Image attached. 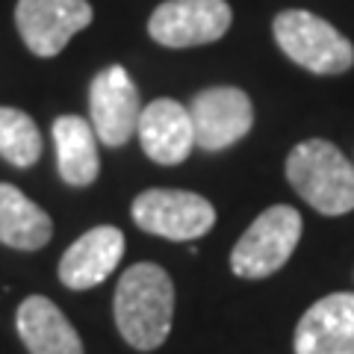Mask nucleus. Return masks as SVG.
<instances>
[{"label":"nucleus","instance_id":"obj_16","mask_svg":"<svg viewBox=\"0 0 354 354\" xmlns=\"http://www.w3.org/2000/svg\"><path fill=\"white\" fill-rule=\"evenodd\" d=\"M0 157L15 169H30L41 157V133L24 109L0 106Z\"/></svg>","mask_w":354,"mask_h":354},{"label":"nucleus","instance_id":"obj_11","mask_svg":"<svg viewBox=\"0 0 354 354\" xmlns=\"http://www.w3.org/2000/svg\"><path fill=\"white\" fill-rule=\"evenodd\" d=\"M136 133L148 160L160 165H180L195 148L189 109L171 97H157L142 109Z\"/></svg>","mask_w":354,"mask_h":354},{"label":"nucleus","instance_id":"obj_10","mask_svg":"<svg viewBox=\"0 0 354 354\" xmlns=\"http://www.w3.org/2000/svg\"><path fill=\"white\" fill-rule=\"evenodd\" d=\"M295 354H354V292L319 298L295 328Z\"/></svg>","mask_w":354,"mask_h":354},{"label":"nucleus","instance_id":"obj_14","mask_svg":"<svg viewBox=\"0 0 354 354\" xmlns=\"http://www.w3.org/2000/svg\"><path fill=\"white\" fill-rule=\"evenodd\" d=\"M53 145H57V169L68 186H92L101 171L97 136L92 124L80 115H59L53 121Z\"/></svg>","mask_w":354,"mask_h":354},{"label":"nucleus","instance_id":"obj_15","mask_svg":"<svg viewBox=\"0 0 354 354\" xmlns=\"http://www.w3.org/2000/svg\"><path fill=\"white\" fill-rule=\"evenodd\" d=\"M53 236V221L12 183H0V242L18 251H39Z\"/></svg>","mask_w":354,"mask_h":354},{"label":"nucleus","instance_id":"obj_4","mask_svg":"<svg viewBox=\"0 0 354 354\" xmlns=\"http://www.w3.org/2000/svg\"><path fill=\"white\" fill-rule=\"evenodd\" d=\"M304 221L295 207L274 204L263 209L230 251V269L245 281L269 278V274L283 269L286 260L292 257Z\"/></svg>","mask_w":354,"mask_h":354},{"label":"nucleus","instance_id":"obj_1","mask_svg":"<svg viewBox=\"0 0 354 354\" xmlns=\"http://www.w3.org/2000/svg\"><path fill=\"white\" fill-rule=\"evenodd\" d=\"M115 325L127 346L153 351L169 339L174 316V283L157 263H136L121 274L113 298Z\"/></svg>","mask_w":354,"mask_h":354},{"label":"nucleus","instance_id":"obj_2","mask_svg":"<svg viewBox=\"0 0 354 354\" xmlns=\"http://www.w3.org/2000/svg\"><path fill=\"white\" fill-rule=\"evenodd\" d=\"M286 180L322 216L354 209V162L328 139L298 142L286 157Z\"/></svg>","mask_w":354,"mask_h":354},{"label":"nucleus","instance_id":"obj_3","mask_svg":"<svg viewBox=\"0 0 354 354\" xmlns=\"http://www.w3.org/2000/svg\"><path fill=\"white\" fill-rule=\"evenodd\" d=\"M272 32L283 57L310 74H346L354 65V44L330 24L307 9H283L272 21Z\"/></svg>","mask_w":354,"mask_h":354},{"label":"nucleus","instance_id":"obj_5","mask_svg":"<svg viewBox=\"0 0 354 354\" xmlns=\"http://www.w3.org/2000/svg\"><path fill=\"white\" fill-rule=\"evenodd\" d=\"M130 213L145 234L171 242L198 239L216 225V207L204 195L186 189H148L136 195Z\"/></svg>","mask_w":354,"mask_h":354},{"label":"nucleus","instance_id":"obj_8","mask_svg":"<svg viewBox=\"0 0 354 354\" xmlns=\"http://www.w3.org/2000/svg\"><path fill=\"white\" fill-rule=\"evenodd\" d=\"M88 113H92V130L97 142L109 148H121L136 136L142 104L139 88L133 77L121 65L97 71L88 86Z\"/></svg>","mask_w":354,"mask_h":354},{"label":"nucleus","instance_id":"obj_6","mask_svg":"<svg viewBox=\"0 0 354 354\" xmlns=\"http://www.w3.org/2000/svg\"><path fill=\"white\" fill-rule=\"evenodd\" d=\"M234 24L227 0H165L148 18V36L162 48H201Z\"/></svg>","mask_w":354,"mask_h":354},{"label":"nucleus","instance_id":"obj_13","mask_svg":"<svg viewBox=\"0 0 354 354\" xmlns=\"http://www.w3.org/2000/svg\"><path fill=\"white\" fill-rule=\"evenodd\" d=\"M15 325L30 354H86L74 325L44 295H30L27 301H21Z\"/></svg>","mask_w":354,"mask_h":354},{"label":"nucleus","instance_id":"obj_9","mask_svg":"<svg viewBox=\"0 0 354 354\" xmlns=\"http://www.w3.org/2000/svg\"><path fill=\"white\" fill-rule=\"evenodd\" d=\"M189 118L198 148L225 151L248 136L254 127V104L236 86H213L192 97Z\"/></svg>","mask_w":354,"mask_h":354},{"label":"nucleus","instance_id":"obj_12","mask_svg":"<svg viewBox=\"0 0 354 354\" xmlns=\"http://www.w3.org/2000/svg\"><path fill=\"white\" fill-rule=\"evenodd\" d=\"M124 254V234L113 225L92 227L59 260V281L68 290H92L115 272Z\"/></svg>","mask_w":354,"mask_h":354},{"label":"nucleus","instance_id":"obj_7","mask_svg":"<svg viewBox=\"0 0 354 354\" xmlns=\"http://www.w3.org/2000/svg\"><path fill=\"white\" fill-rule=\"evenodd\" d=\"M88 0H18L15 27L21 39L41 59H50L65 50L77 32L92 24Z\"/></svg>","mask_w":354,"mask_h":354}]
</instances>
